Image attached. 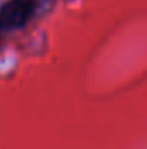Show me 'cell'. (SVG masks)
<instances>
[{
  "mask_svg": "<svg viewBox=\"0 0 147 149\" xmlns=\"http://www.w3.org/2000/svg\"><path fill=\"white\" fill-rule=\"evenodd\" d=\"M37 10V0H7L0 7V30L14 31L28 24Z\"/></svg>",
  "mask_w": 147,
  "mask_h": 149,
  "instance_id": "cell-1",
  "label": "cell"
}]
</instances>
